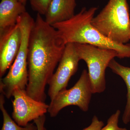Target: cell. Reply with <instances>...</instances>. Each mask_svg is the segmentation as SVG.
Segmentation results:
<instances>
[{
	"instance_id": "cell-1",
	"label": "cell",
	"mask_w": 130,
	"mask_h": 130,
	"mask_svg": "<svg viewBox=\"0 0 130 130\" xmlns=\"http://www.w3.org/2000/svg\"><path fill=\"white\" fill-rule=\"evenodd\" d=\"M66 46L56 29L37 13L28 44L26 91L33 99L45 102L46 86L60 61Z\"/></svg>"
},
{
	"instance_id": "cell-2",
	"label": "cell",
	"mask_w": 130,
	"mask_h": 130,
	"mask_svg": "<svg viewBox=\"0 0 130 130\" xmlns=\"http://www.w3.org/2000/svg\"><path fill=\"white\" fill-rule=\"evenodd\" d=\"M97 7L82 8L77 14L66 21L52 26L65 44L81 43L110 49L118 53L120 59L130 58V44H120L105 37L91 24Z\"/></svg>"
},
{
	"instance_id": "cell-3",
	"label": "cell",
	"mask_w": 130,
	"mask_h": 130,
	"mask_svg": "<svg viewBox=\"0 0 130 130\" xmlns=\"http://www.w3.org/2000/svg\"><path fill=\"white\" fill-rule=\"evenodd\" d=\"M91 24L105 37L120 44L130 40L129 10L127 0H109L92 19Z\"/></svg>"
},
{
	"instance_id": "cell-4",
	"label": "cell",
	"mask_w": 130,
	"mask_h": 130,
	"mask_svg": "<svg viewBox=\"0 0 130 130\" xmlns=\"http://www.w3.org/2000/svg\"><path fill=\"white\" fill-rule=\"evenodd\" d=\"M35 22L26 12L19 17L18 24L22 32L19 50L7 75L0 81V91L8 99L12 97L15 89L26 90L28 82V44L31 30Z\"/></svg>"
},
{
	"instance_id": "cell-5",
	"label": "cell",
	"mask_w": 130,
	"mask_h": 130,
	"mask_svg": "<svg viewBox=\"0 0 130 130\" xmlns=\"http://www.w3.org/2000/svg\"><path fill=\"white\" fill-rule=\"evenodd\" d=\"M81 60L85 61L93 94L104 92L106 89L105 72L110 61L118 54L115 50L90 44L74 43Z\"/></svg>"
},
{
	"instance_id": "cell-6",
	"label": "cell",
	"mask_w": 130,
	"mask_h": 130,
	"mask_svg": "<svg viewBox=\"0 0 130 130\" xmlns=\"http://www.w3.org/2000/svg\"><path fill=\"white\" fill-rule=\"evenodd\" d=\"M93 94L88 72L84 70L72 88L61 91L51 100L48 112L54 118L61 109L70 106H77L83 111H87Z\"/></svg>"
},
{
	"instance_id": "cell-7",
	"label": "cell",
	"mask_w": 130,
	"mask_h": 130,
	"mask_svg": "<svg viewBox=\"0 0 130 130\" xmlns=\"http://www.w3.org/2000/svg\"><path fill=\"white\" fill-rule=\"evenodd\" d=\"M80 60L74 43L66 44L56 71L48 84V94L51 101L59 92L67 89L70 79L77 71Z\"/></svg>"
},
{
	"instance_id": "cell-8",
	"label": "cell",
	"mask_w": 130,
	"mask_h": 130,
	"mask_svg": "<svg viewBox=\"0 0 130 130\" xmlns=\"http://www.w3.org/2000/svg\"><path fill=\"white\" fill-rule=\"evenodd\" d=\"M12 96V118L18 125L26 126L30 121L35 120L48 112L49 105L38 101L29 96L26 90L17 88Z\"/></svg>"
},
{
	"instance_id": "cell-9",
	"label": "cell",
	"mask_w": 130,
	"mask_h": 130,
	"mask_svg": "<svg viewBox=\"0 0 130 130\" xmlns=\"http://www.w3.org/2000/svg\"><path fill=\"white\" fill-rule=\"evenodd\" d=\"M22 41V32L17 23L0 31V77H2L14 62Z\"/></svg>"
},
{
	"instance_id": "cell-10",
	"label": "cell",
	"mask_w": 130,
	"mask_h": 130,
	"mask_svg": "<svg viewBox=\"0 0 130 130\" xmlns=\"http://www.w3.org/2000/svg\"><path fill=\"white\" fill-rule=\"evenodd\" d=\"M76 6V0H52L44 19L51 25L66 21L75 15Z\"/></svg>"
},
{
	"instance_id": "cell-11",
	"label": "cell",
	"mask_w": 130,
	"mask_h": 130,
	"mask_svg": "<svg viewBox=\"0 0 130 130\" xmlns=\"http://www.w3.org/2000/svg\"><path fill=\"white\" fill-rule=\"evenodd\" d=\"M26 12L25 5L19 0H1L0 31L17 24L19 16Z\"/></svg>"
},
{
	"instance_id": "cell-12",
	"label": "cell",
	"mask_w": 130,
	"mask_h": 130,
	"mask_svg": "<svg viewBox=\"0 0 130 130\" xmlns=\"http://www.w3.org/2000/svg\"><path fill=\"white\" fill-rule=\"evenodd\" d=\"M108 67L114 73L121 77L125 83L127 87V100L122 117L123 123L127 124L130 121V67L120 64L114 59L110 61Z\"/></svg>"
},
{
	"instance_id": "cell-13",
	"label": "cell",
	"mask_w": 130,
	"mask_h": 130,
	"mask_svg": "<svg viewBox=\"0 0 130 130\" xmlns=\"http://www.w3.org/2000/svg\"><path fill=\"white\" fill-rule=\"evenodd\" d=\"M5 96L2 93L0 96V109L3 116V125L1 130H37L36 125L29 123L26 126L18 125L9 116L5 107Z\"/></svg>"
},
{
	"instance_id": "cell-14",
	"label": "cell",
	"mask_w": 130,
	"mask_h": 130,
	"mask_svg": "<svg viewBox=\"0 0 130 130\" xmlns=\"http://www.w3.org/2000/svg\"><path fill=\"white\" fill-rule=\"evenodd\" d=\"M52 0H29L32 10L41 15L45 16Z\"/></svg>"
},
{
	"instance_id": "cell-15",
	"label": "cell",
	"mask_w": 130,
	"mask_h": 130,
	"mask_svg": "<svg viewBox=\"0 0 130 130\" xmlns=\"http://www.w3.org/2000/svg\"><path fill=\"white\" fill-rule=\"evenodd\" d=\"M121 113L120 110L118 109L109 117L106 126L101 130H127L125 128H120L118 126L119 118Z\"/></svg>"
},
{
	"instance_id": "cell-16",
	"label": "cell",
	"mask_w": 130,
	"mask_h": 130,
	"mask_svg": "<svg viewBox=\"0 0 130 130\" xmlns=\"http://www.w3.org/2000/svg\"><path fill=\"white\" fill-rule=\"evenodd\" d=\"M104 126L103 121L99 120L96 116H94L90 125L83 130H101Z\"/></svg>"
},
{
	"instance_id": "cell-17",
	"label": "cell",
	"mask_w": 130,
	"mask_h": 130,
	"mask_svg": "<svg viewBox=\"0 0 130 130\" xmlns=\"http://www.w3.org/2000/svg\"><path fill=\"white\" fill-rule=\"evenodd\" d=\"M46 118L45 115L34 120V123L37 126V130H46L44 124Z\"/></svg>"
},
{
	"instance_id": "cell-18",
	"label": "cell",
	"mask_w": 130,
	"mask_h": 130,
	"mask_svg": "<svg viewBox=\"0 0 130 130\" xmlns=\"http://www.w3.org/2000/svg\"><path fill=\"white\" fill-rule=\"evenodd\" d=\"M19 1L20 2H21V3L23 4L24 5H25L27 0H19Z\"/></svg>"
},
{
	"instance_id": "cell-19",
	"label": "cell",
	"mask_w": 130,
	"mask_h": 130,
	"mask_svg": "<svg viewBox=\"0 0 130 130\" xmlns=\"http://www.w3.org/2000/svg\"></svg>"
}]
</instances>
